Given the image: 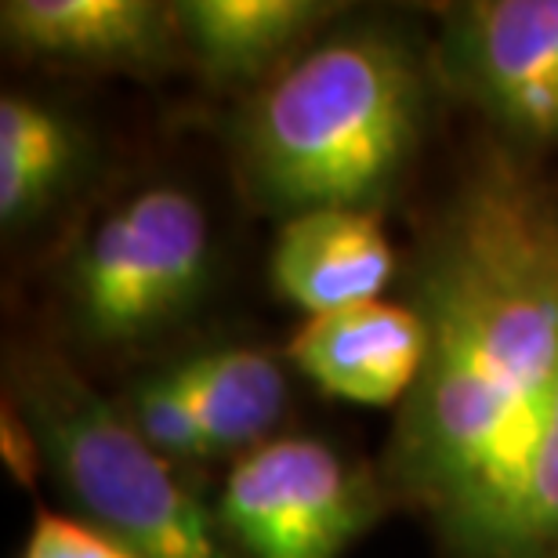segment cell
<instances>
[{"mask_svg":"<svg viewBox=\"0 0 558 558\" xmlns=\"http://www.w3.org/2000/svg\"><path fill=\"white\" fill-rule=\"evenodd\" d=\"M410 308L424 363L381 464L385 494L468 537L515 483L558 396V196L505 149L435 218Z\"/></svg>","mask_w":558,"mask_h":558,"instance_id":"6da1fadb","label":"cell"},{"mask_svg":"<svg viewBox=\"0 0 558 558\" xmlns=\"http://www.w3.org/2000/svg\"><path fill=\"white\" fill-rule=\"evenodd\" d=\"M424 73L403 40L355 29L283 65L240 120L251 193L283 215L371 210L414 160Z\"/></svg>","mask_w":558,"mask_h":558,"instance_id":"7a4b0ae2","label":"cell"},{"mask_svg":"<svg viewBox=\"0 0 558 558\" xmlns=\"http://www.w3.org/2000/svg\"><path fill=\"white\" fill-rule=\"evenodd\" d=\"M4 396L29 421L44 464L109 533L138 558H240L218 511H207L174 478L128 421L59 349L22 341L8 349Z\"/></svg>","mask_w":558,"mask_h":558,"instance_id":"3957f363","label":"cell"},{"mask_svg":"<svg viewBox=\"0 0 558 558\" xmlns=\"http://www.w3.org/2000/svg\"><path fill=\"white\" fill-rule=\"evenodd\" d=\"M210 269V229L182 185H145L106 210L70 269L76 330L102 349L160 338L196 308Z\"/></svg>","mask_w":558,"mask_h":558,"instance_id":"277c9868","label":"cell"},{"mask_svg":"<svg viewBox=\"0 0 558 558\" xmlns=\"http://www.w3.org/2000/svg\"><path fill=\"white\" fill-rule=\"evenodd\" d=\"M392 505L381 475L323 439H269L232 464L218 522L240 558H344Z\"/></svg>","mask_w":558,"mask_h":558,"instance_id":"5b68a950","label":"cell"},{"mask_svg":"<svg viewBox=\"0 0 558 558\" xmlns=\"http://www.w3.org/2000/svg\"><path fill=\"white\" fill-rule=\"evenodd\" d=\"M435 73L526 149L558 145V0H472L442 15Z\"/></svg>","mask_w":558,"mask_h":558,"instance_id":"8992f818","label":"cell"},{"mask_svg":"<svg viewBox=\"0 0 558 558\" xmlns=\"http://www.w3.org/2000/svg\"><path fill=\"white\" fill-rule=\"evenodd\" d=\"M0 33L26 59L84 70L163 73L185 54L174 4L156 0H4Z\"/></svg>","mask_w":558,"mask_h":558,"instance_id":"52a82bcc","label":"cell"},{"mask_svg":"<svg viewBox=\"0 0 558 558\" xmlns=\"http://www.w3.org/2000/svg\"><path fill=\"white\" fill-rule=\"evenodd\" d=\"M290 363L327 396L403 407L424 363V327L410 305L363 301L308 316L287 344Z\"/></svg>","mask_w":558,"mask_h":558,"instance_id":"ba28073f","label":"cell"},{"mask_svg":"<svg viewBox=\"0 0 558 558\" xmlns=\"http://www.w3.org/2000/svg\"><path fill=\"white\" fill-rule=\"evenodd\" d=\"M396 251L374 210H305L276 232L269 276L276 294L308 316L377 301Z\"/></svg>","mask_w":558,"mask_h":558,"instance_id":"9c48e42d","label":"cell"},{"mask_svg":"<svg viewBox=\"0 0 558 558\" xmlns=\"http://www.w3.org/2000/svg\"><path fill=\"white\" fill-rule=\"evenodd\" d=\"M341 4L327 0H178L185 54L215 84H247L298 59Z\"/></svg>","mask_w":558,"mask_h":558,"instance_id":"30bf717a","label":"cell"},{"mask_svg":"<svg viewBox=\"0 0 558 558\" xmlns=\"http://www.w3.org/2000/svg\"><path fill=\"white\" fill-rule=\"evenodd\" d=\"M84 145L62 113L26 95L0 98V221L26 226L70 185Z\"/></svg>","mask_w":558,"mask_h":558,"instance_id":"8fae6325","label":"cell"},{"mask_svg":"<svg viewBox=\"0 0 558 558\" xmlns=\"http://www.w3.org/2000/svg\"><path fill=\"white\" fill-rule=\"evenodd\" d=\"M199 414L215 457H247L269 442L283 417L287 381L279 363L258 349H215L189 355Z\"/></svg>","mask_w":558,"mask_h":558,"instance_id":"7c38bea8","label":"cell"},{"mask_svg":"<svg viewBox=\"0 0 558 558\" xmlns=\"http://www.w3.org/2000/svg\"><path fill=\"white\" fill-rule=\"evenodd\" d=\"M439 558H558V396L508 494Z\"/></svg>","mask_w":558,"mask_h":558,"instance_id":"4fadbf2b","label":"cell"},{"mask_svg":"<svg viewBox=\"0 0 558 558\" xmlns=\"http://www.w3.org/2000/svg\"><path fill=\"white\" fill-rule=\"evenodd\" d=\"M124 414L135 432L171 464L210 461V446L199 414L196 381L189 355L178 363L156 366L128 388Z\"/></svg>","mask_w":558,"mask_h":558,"instance_id":"5bb4252c","label":"cell"},{"mask_svg":"<svg viewBox=\"0 0 558 558\" xmlns=\"http://www.w3.org/2000/svg\"><path fill=\"white\" fill-rule=\"evenodd\" d=\"M22 558H138L109 533L92 522L54 515V511H37L29 530V541L22 548Z\"/></svg>","mask_w":558,"mask_h":558,"instance_id":"9a60e30c","label":"cell"},{"mask_svg":"<svg viewBox=\"0 0 558 558\" xmlns=\"http://www.w3.org/2000/svg\"><path fill=\"white\" fill-rule=\"evenodd\" d=\"M0 453H4L8 472L19 478L22 486L37 483V472L44 464L40 442L33 435L29 421L19 414V407L4 396V410H0Z\"/></svg>","mask_w":558,"mask_h":558,"instance_id":"2e32d148","label":"cell"}]
</instances>
